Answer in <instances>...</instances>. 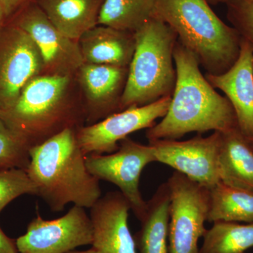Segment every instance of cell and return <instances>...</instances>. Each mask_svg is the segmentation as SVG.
<instances>
[{
    "label": "cell",
    "instance_id": "5bb4252c",
    "mask_svg": "<svg viewBox=\"0 0 253 253\" xmlns=\"http://www.w3.org/2000/svg\"><path fill=\"white\" fill-rule=\"evenodd\" d=\"M214 89L222 91L235 112L239 130L246 137H253V49L241 38L239 57L221 74L206 73Z\"/></svg>",
    "mask_w": 253,
    "mask_h": 253
},
{
    "label": "cell",
    "instance_id": "83f0119b",
    "mask_svg": "<svg viewBox=\"0 0 253 253\" xmlns=\"http://www.w3.org/2000/svg\"><path fill=\"white\" fill-rule=\"evenodd\" d=\"M210 5H217L219 4H227L233 0H207Z\"/></svg>",
    "mask_w": 253,
    "mask_h": 253
},
{
    "label": "cell",
    "instance_id": "52a82bcc",
    "mask_svg": "<svg viewBox=\"0 0 253 253\" xmlns=\"http://www.w3.org/2000/svg\"><path fill=\"white\" fill-rule=\"evenodd\" d=\"M154 162L156 158L149 144H139L129 137L121 141L117 151L112 154L86 156L89 172L99 181L118 186L139 220L146 208L139 189L141 172L146 166Z\"/></svg>",
    "mask_w": 253,
    "mask_h": 253
},
{
    "label": "cell",
    "instance_id": "277c9868",
    "mask_svg": "<svg viewBox=\"0 0 253 253\" xmlns=\"http://www.w3.org/2000/svg\"><path fill=\"white\" fill-rule=\"evenodd\" d=\"M135 50L128 67L121 111L171 96L176 84L174 50L177 36L156 16L134 33Z\"/></svg>",
    "mask_w": 253,
    "mask_h": 253
},
{
    "label": "cell",
    "instance_id": "7c38bea8",
    "mask_svg": "<svg viewBox=\"0 0 253 253\" xmlns=\"http://www.w3.org/2000/svg\"><path fill=\"white\" fill-rule=\"evenodd\" d=\"M23 9L16 26L36 44L44 70L50 75L68 76L78 71L84 63L78 41L61 33L36 3L32 1Z\"/></svg>",
    "mask_w": 253,
    "mask_h": 253
},
{
    "label": "cell",
    "instance_id": "cb8c5ba5",
    "mask_svg": "<svg viewBox=\"0 0 253 253\" xmlns=\"http://www.w3.org/2000/svg\"><path fill=\"white\" fill-rule=\"evenodd\" d=\"M24 194H37L36 185L26 169L11 168L0 170V212L11 201Z\"/></svg>",
    "mask_w": 253,
    "mask_h": 253
},
{
    "label": "cell",
    "instance_id": "4dcf8cb0",
    "mask_svg": "<svg viewBox=\"0 0 253 253\" xmlns=\"http://www.w3.org/2000/svg\"><path fill=\"white\" fill-rule=\"evenodd\" d=\"M248 139H249V142L251 143V144L252 145V146L253 147V137L248 138Z\"/></svg>",
    "mask_w": 253,
    "mask_h": 253
},
{
    "label": "cell",
    "instance_id": "4316f807",
    "mask_svg": "<svg viewBox=\"0 0 253 253\" xmlns=\"http://www.w3.org/2000/svg\"><path fill=\"white\" fill-rule=\"evenodd\" d=\"M0 253H18L16 243L8 237L0 227Z\"/></svg>",
    "mask_w": 253,
    "mask_h": 253
},
{
    "label": "cell",
    "instance_id": "7a4b0ae2",
    "mask_svg": "<svg viewBox=\"0 0 253 253\" xmlns=\"http://www.w3.org/2000/svg\"><path fill=\"white\" fill-rule=\"evenodd\" d=\"M29 155L26 172L36 185V196L51 211L60 212L69 204L90 209L101 197L99 180L88 170L75 128L33 146Z\"/></svg>",
    "mask_w": 253,
    "mask_h": 253
},
{
    "label": "cell",
    "instance_id": "2e32d148",
    "mask_svg": "<svg viewBox=\"0 0 253 253\" xmlns=\"http://www.w3.org/2000/svg\"><path fill=\"white\" fill-rule=\"evenodd\" d=\"M84 63L128 68L135 50L134 33L109 26H95L80 38Z\"/></svg>",
    "mask_w": 253,
    "mask_h": 253
},
{
    "label": "cell",
    "instance_id": "f546056e",
    "mask_svg": "<svg viewBox=\"0 0 253 253\" xmlns=\"http://www.w3.org/2000/svg\"><path fill=\"white\" fill-rule=\"evenodd\" d=\"M5 18H6V16H5L4 9H3L2 6L0 4V26L2 24L3 21H4Z\"/></svg>",
    "mask_w": 253,
    "mask_h": 253
},
{
    "label": "cell",
    "instance_id": "484cf974",
    "mask_svg": "<svg viewBox=\"0 0 253 253\" xmlns=\"http://www.w3.org/2000/svg\"><path fill=\"white\" fill-rule=\"evenodd\" d=\"M33 0H0V4L4 9L5 16L9 17L20 9L26 7Z\"/></svg>",
    "mask_w": 253,
    "mask_h": 253
},
{
    "label": "cell",
    "instance_id": "603a6c76",
    "mask_svg": "<svg viewBox=\"0 0 253 253\" xmlns=\"http://www.w3.org/2000/svg\"><path fill=\"white\" fill-rule=\"evenodd\" d=\"M29 147L0 120V170L27 169L30 163Z\"/></svg>",
    "mask_w": 253,
    "mask_h": 253
},
{
    "label": "cell",
    "instance_id": "30bf717a",
    "mask_svg": "<svg viewBox=\"0 0 253 253\" xmlns=\"http://www.w3.org/2000/svg\"><path fill=\"white\" fill-rule=\"evenodd\" d=\"M93 226L85 208L73 206L63 217L46 220L40 213L16 240L18 253H66L92 244Z\"/></svg>",
    "mask_w": 253,
    "mask_h": 253
},
{
    "label": "cell",
    "instance_id": "ba28073f",
    "mask_svg": "<svg viewBox=\"0 0 253 253\" xmlns=\"http://www.w3.org/2000/svg\"><path fill=\"white\" fill-rule=\"evenodd\" d=\"M172 96L141 106H131L110 115L99 122L77 129L78 144L85 156L116 152L119 143L131 133L149 129L166 116Z\"/></svg>",
    "mask_w": 253,
    "mask_h": 253
},
{
    "label": "cell",
    "instance_id": "8fae6325",
    "mask_svg": "<svg viewBox=\"0 0 253 253\" xmlns=\"http://www.w3.org/2000/svg\"><path fill=\"white\" fill-rule=\"evenodd\" d=\"M44 70L39 49L18 26L0 32V113L11 109L24 86Z\"/></svg>",
    "mask_w": 253,
    "mask_h": 253
},
{
    "label": "cell",
    "instance_id": "d6986e66",
    "mask_svg": "<svg viewBox=\"0 0 253 253\" xmlns=\"http://www.w3.org/2000/svg\"><path fill=\"white\" fill-rule=\"evenodd\" d=\"M170 196L167 183L161 184L154 196L146 201L141 228L134 236L136 253H169Z\"/></svg>",
    "mask_w": 253,
    "mask_h": 253
},
{
    "label": "cell",
    "instance_id": "ffe728a7",
    "mask_svg": "<svg viewBox=\"0 0 253 253\" xmlns=\"http://www.w3.org/2000/svg\"><path fill=\"white\" fill-rule=\"evenodd\" d=\"M207 221L253 223V190L218 183L211 189Z\"/></svg>",
    "mask_w": 253,
    "mask_h": 253
},
{
    "label": "cell",
    "instance_id": "3957f363",
    "mask_svg": "<svg viewBox=\"0 0 253 253\" xmlns=\"http://www.w3.org/2000/svg\"><path fill=\"white\" fill-rule=\"evenodd\" d=\"M155 16L172 28L209 74L226 72L239 57L241 36L218 17L207 0H158Z\"/></svg>",
    "mask_w": 253,
    "mask_h": 253
},
{
    "label": "cell",
    "instance_id": "7402d4cb",
    "mask_svg": "<svg viewBox=\"0 0 253 253\" xmlns=\"http://www.w3.org/2000/svg\"><path fill=\"white\" fill-rule=\"evenodd\" d=\"M207 229L199 253H244L253 247V223L217 221Z\"/></svg>",
    "mask_w": 253,
    "mask_h": 253
},
{
    "label": "cell",
    "instance_id": "1f68e13d",
    "mask_svg": "<svg viewBox=\"0 0 253 253\" xmlns=\"http://www.w3.org/2000/svg\"></svg>",
    "mask_w": 253,
    "mask_h": 253
},
{
    "label": "cell",
    "instance_id": "ac0fdd59",
    "mask_svg": "<svg viewBox=\"0 0 253 253\" xmlns=\"http://www.w3.org/2000/svg\"><path fill=\"white\" fill-rule=\"evenodd\" d=\"M104 0H36V4L64 36L78 41L98 25Z\"/></svg>",
    "mask_w": 253,
    "mask_h": 253
},
{
    "label": "cell",
    "instance_id": "5b68a950",
    "mask_svg": "<svg viewBox=\"0 0 253 253\" xmlns=\"http://www.w3.org/2000/svg\"><path fill=\"white\" fill-rule=\"evenodd\" d=\"M70 76H38L28 82L11 109L0 120L29 149L66 129L74 128L77 116L66 103Z\"/></svg>",
    "mask_w": 253,
    "mask_h": 253
},
{
    "label": "cell",
    "instance_id": "f1b7e54d",
    "mask_svg": "<svg viewBox=\"0 0 253 253\" xmlns=\"http://www.w3.org/2000/svg\"><path fill=\"white\" fill-rule=\"evenodd\" d=\"M66 253H101L97 250L95 249L94 248L91 247V249L89 250H86V251H69V252Z\"/></svg>",
    "mask_w": 253,
    "mask_h": 253
},
{
    "label": "cell",
    "instance_id": "9c48e42d",
    "mask_svg": "<svg viewBox=\"0 0 253 253\" xmlns=\"http://www.w3.org/2000/svg\"><path fill=\"white\" fill-rule=\"evenodd\" d=\"M221 134H201L186 141L162 139L149 141L156 162L167 165L191 180L212 189L220 182L219 155Z\"/></svg>",
    "mask_w": 253,
    "mask_h": 253
},
{
    "label": "cell",
    "instance_id": "d4e9b609",
    "mask_svg": "<svg viewBox=\"0 0 253 253\" xmlns=\"http://www.w3.org/2000/svg\"><path fill=\"white\" fill-rule=\"evenodd\" d=\"M226 4L233 28L253 49V0H233Z\"/></svg>",
    "mask_w": 253,
    "mask_h": 253
},
{
    "label": "cell",
    "instance_id": "44dd1931",
    "mask_svg": "<svg viewBox=\"0 0 253 253\" xmlns=\"http://www.w3.org/2000/svg\"><path fill=\"white\" fill-rule=\"evenodd\" d=\"M158 0H104L98 25L134 33L156 16Z\"/></svg>",
    "mask_w": 253,
    "mask_h": 253
},
{
    "label": "cell",
    "instance_id": "8992f818",
    "mask_svg": "<svg viewBox=\"0 0 253 253\" xmlns=\"http://www.w3.org/2000/svg\"><path fill=\"white\" fill-rule=\"evenodd\" d=\"M166 183L170 196L169 253H199V239L207 231L211 190L176 171Z\"/></svg>",
    "mask_w": 253,
    "mask_h": 253
},
{
    "label": "cell",
    "instance_id": "e0dca14e",
    "mask_svg": "<svg viewBox=\"0 0 253 253\" xmlns=\"http://www.w3.org/2000/svg\"><path fill=\"white\" fill-rule=\"evenodd\" d=\"M220 181L226 185L253 190V147L236 127L220 132Z\"/></svg>",
    "mask_w": 253,
    "mask_h": 253
},
{
    "label": "cell",
    "instance_id": "4fadbf2b",
    "mask_svg": "<svg viewBox=\"0 0 253 253\" xmlns=\"http://www.w3.org/2000/svg\"><path fill=\"white\" fill-rule=\"evenodd\" d=\"M131 208L120 191H110L90 208L91 246L101 253H136L135 241L128 225Z\"/></svg>",
    "mask_w": 253,
    "mask_h": 253
},
{
    "label": "cell",
    "instance_id": "6da1fadb",
    "mask_svg": "<svg viewBox=\"0 0 253 253\" xmlns=\"http://www.w3.org/2000/svg\"><path fill=\"white\" fill-rule=\"evenodd\" d=\"M176 81L170 104L159 123L147 129L149 141L176 140L190 132H219L238 127L235 112L204 76L194 54L176 42Z\"/></svg>",
    "mask_w": 253,
    "mask_h": 253
},
{
    "label": "cell",
    "instance_id": "9a60e30c",
    "mask_svg": "<svg viewBox=\"0 0 253 253\" xmlns=\"http://www.w3.org/2000/svg\"><path fill=\"white\" fill-rule=\"evenodd\" d=\"M78 71L93 116L104 119L121 111L128 68L84 63Z\"/></svg>",
    "mask_w": 253,
    "mask_h": 253
}]
</instances>
